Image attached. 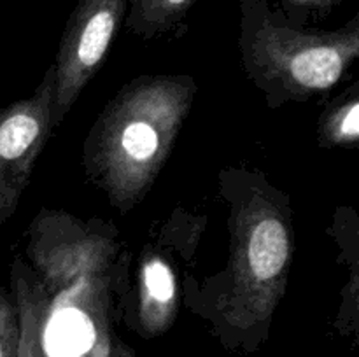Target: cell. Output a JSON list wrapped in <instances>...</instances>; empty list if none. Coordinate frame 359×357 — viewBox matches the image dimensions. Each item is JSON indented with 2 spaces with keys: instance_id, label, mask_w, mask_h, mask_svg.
Here are the masks:
<instances>
[{
  "instance_id": "2",
  "label": "cell",
  "mask_w": 359,
  "mask_h": 357,
  "mask_svg": "<svg viewBox=\"0 0 359 357\" xmlns=\"http://www.w3.org/2000/svg\"><path fill=\"white\" fill-rule=\"evenodd\" d=\"M230 203V255L219 276V318L237 332L265 331L286 294L294 252L290 198L265 175L221 172Z\"/></svg>"
},
{
  "instance_id": "6",
  "label": "cell",
  "mask_w": 359,
  "mask_h": 357,
  "mask_svg": "<svg viewBox=\"0 0 359 357\" xmlns=\"http://www.w3.org/2000/svg\"><path fill=\"white\" fill-rule=\"evenodd\" d=\"M55 66L49 65L37 90L0 108V224L16 212L55 125Z\"/></svg>"
},
{
  "instance_id": "3",
  "label": "cell",
  "mask_w": 359,
  "mask_h": 357,
  "mask_svg": "<svg viewBox=\"0 0 359 357\" xmlns=\"http://www.w3.org/2000/svg\"><path fill=\"white\" fill-rule=\"evenodd\" d=\"M242 66L270 108L330 93L359 58V14L337 30L294 24L266 0H241Z\"/></svg>"
},
{
  "instance_id": "10",
  "label": "cell",
  "mask_w": 359,
  "mask_h": 357,
  "mask_svg": "<svg viewBox=\"0 0 359 357\" xmlns=\"http://www.w3.org/2000/svg\"><path fill=\"white\" fill-rule=\"evenodd\" d=\"M20 342V314L14 294L0 284V357H16Z\"/></svg>"
},
{
  "instance_id": "7",
  "label": "cell",
  "mask_w": 359,
  "mask_h": 357,
  "mask_svg": "<svg viewBox=\"0 0 359 357\" xmlns=\"http://www.w3.org/2000/svg\"><path fill=\"white\" fill-rule=\"evenodd\" d=\"M137 321L146 336L174 324L179 310V282L174 265L161 248L146 245L137 268Z\"/></svg>"
},
{
  "instance_id": "8",
  "label": "cell",
  "mask_w": 359,
  "mask_h": 357,
  "mask_svg": "<svg viewBox=\"0 0 359 357\" xmlns=\"http://www.w3.org/2000/svg\"><path fill=\"white\" fill-rule=\"evenodd\" d=\"M196 0H128L125 27L140 38L177 34Z\"/></svg>"
},
{
  "instance_id": "12",
  "label": "cell",
  "mask_w": 359,
  "mask_h": 357,
  "mask_svg": "<svg viewBox=\"0 0 359 357\" xmlns=\"http://www.w3.org/2000/svg\"><path fill=\"white\" fill-rule=\"evenodd\" d=\"M109 357H135V356H133V352L125 345V343H114V345L111 346Z\"/></svg>"
},
{
  "instance_id": "14",
  "label": "cell",
  "mask_w": 359,
  "mask_h": 357,
  "mask_svg": "<svg viewBox=\"0 0 359 357\" xmlns=\"http://www.w3.org/2000/svg\"><path fill=\"white\" fill-rule=\"evenodd\" d=\"M0 6H2V0H0Z\"/></svg>"
},
{
  "instance_id": "4",
  "label": "cell",
  "mask_w": 359,
  "mask_h": 357,
  "mask_svg": "<svg viewBox=\"0 0 359 357\" xmlns=\"http://www.w3.org/2000/svg\"><path fill=\"white\" fill-rule=\"evenodd\" d=\"M121 252V233L107 220L42 209L28 227V266L51 300L83 280L111 273Z\"/></svg>"
},
{
  "instance_id": "1",
  "label": "cell",
  "mask_w": 359,
  "mask_h": 357,
  "mask_svg": "<svg viewBox=\"0 0 359 357\" xmlns=\"http://www.w3.org/2000/svg\"><path fill=\"white\" fill-rule=\"evenodd\" d=\"M198 86L186 74L140 76L107 102L83 147L88 181L118 212L135 209L163 170Z\"/></svg>"
},
{
  "instance_id": "5",
  "label": "cell",
  "mask_w": 359,
  "mask_h": 357,
  "mask_svg": "<svg viewBox=\"0 0 359 357\" xmlns=\"http://www.w3.org/2000/svg\"><path fill=\"white\" fill-rule=\"evenodd\" d=\"M128 0H79L60 38L55 66L53 125H62L104 63L123 24Z\"/></svg>"
},
{
  "instance_id": "13",
  "label": "cell",
  "mask_w": 359,
  "mask_h": 357,
  "mask_svg": "<svg viewBox=\"0 0 359 357\" xmlns=\"http://www.w3.org/2000/svg\"><path fill=\"white\" fill-rule=\"evenodd\" d=\"M266 2H269L270 6H273V4H276V0H266Z\"/></svg>"
},
{
  "instance_id": "11",
  "label": "cell",
  "mask_w": 359,
  "mask_h": 357,
  "mask_svg": "<svg viewBox=\"0 0 359 357\" xmlns=\"http://www.w3.org/2000/svg\"><path fill=\"white\" fill-rule=\"evenodd\" d=\"M342 0H276L273 7L280 10L291 23L305 27L309 21L323 20Z\"/></svg>"
},
{
  "instance_id": "9",
  "label": "cell",
  "mask_w": 359,
  "mask_h": 357,
  "mask_svg": "<svg viewBox=\"0 0 359 357\" xmlns=\"http://www.w3.org/2000/svg\"><path fill=\"white\" fill-rule=\"evenodd\" d=\"M318 144L323 149H354L359 144V88L353 84L321 114Z\"/></svg>"
}]
</instances>
